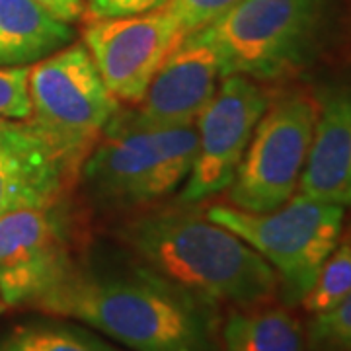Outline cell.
Listing matches in <instances>:
<instances>
[{
    "label": "cell",
    "mask_w": 351,
    "mask_h": 351,
    "mask_svg": "<svg viewBox=\"0 0 351 351\" xmlns=\"http://www.w3.org/2000/svg\"><path fill=\"white\" fill-rule=\"evenodd\" d=\"M29 66H0V117L24 121L32 115L29 90H27Z\"/></svg>",
    "instance_id": "19"
},
{
    "label": "cell",
    "mask_w": 351,
    "mask_h": 351,
    "mask_svg": "<svg viewBox=\"0 0 351 351\" xmlns=\"http://www.w3.org/2000/svg\"><path fill=\"white\" fill-rule=\"evenodd\" d=\"M351 293V234L341 240L322 263L316 281L302 299L306 313L322 314Z\"/></svg>",
    "instance_id": "17"
},
{
    "label": "cell",
    "mask_w": 351,
    "mask_h": 351,
    "mask_svg": "<svg viewBox=\"0 0 351 351\" xmlns=\"http://www.w3.org/2000/svg\"><path fill=\"white\" fill-rule=\"evenodd\" d=\"M117 237L154 271L215 304L250 308L279 293L276 269L250 244L193 209L138 215Z\"/></svg>",
    "instance_id": "2"
},
{
    "label": "cell",
    "mask_w": 351,
    "mask_h": 351,
    "mask_svg": "<svg viewBox=\"0 0 351 351\" xmlns=\"http://www.w3.org/2000/svg\"><path fill=\"white\" fill-rule=\"evenodd\" d=\"M82 160L63 151L29 119L0 117V215L66 199Z\"/></svg>",
    "instance_id": "11"
},
{
    "label": "cell",
    "mask_w": 351,
    "mask_h": 351,
    "mask_svg": "<svg viewBox=\"0 0 351 351\" xmlns=\"http://www.w3.org/2000/svg\"><path fill=\"white\" fill-rule=\"evenodd\" d=\"M237 2L239 0H166L164 6L176 18L182 34L188 36L215 22Z\"/></svg>",
    "instance_id": "20"
},
{
    "label": "cell",
    "mask_w": 351,
    "mask_h": 351,
    "mask_svg": "<svg viewBox=\"0 0 351 351\" xmlns=\"http://www.w3.org/2000/svg\"><path fill=\"white\" fill-rule=\"evenodd\" d=\"M195 151V123L138 125L117 112L88 152L80 176L90 195L104 205H151L186 184Z\"/></svg>",
    "instance_id": "4"
},
{
    "label": "cell",
    "mask_w": 351,
    "mask_h": 351,
    "mask_svg": "<svg viewBox=\"0 0 351 351\" xmlns=\"http://www.w3.org/2000/svg\"><path fill=\"white\" fill-rule=\"evenodd\" d=\"M207 217L250 244L276 269L281 301L302 302L343 230L346 207L293 195L269 213H250L232 205H215Z\"/></svg>",
    "instance_id": "5"
},
{
    "label": "cell",
    "mask_w": 351,
    "mask_h": 351,
    "mask_svg": "<svg viewBox=\"0 0 351 351\" xmlns=\"http://www.w3.org/2000/svg\"><path fill=\"white\" fill-rule=\"evenodd\" d=\"M267 104L269 96L256 80L240 75L221 80L195 121L197 151L182 188V203L193 205L230 188Z\"/></svg>",
    "instance_id": "9"
},
{
    "label": "cell",
    "mask_w": 351,
    "mask_h": 351,
    "mask_svg": "<svg viewBox=\"0 0 351 351\" xmlns=\"http://www.w3.org/2000/svg\"><path fill=\"white\" fill-rule=\"evenodd\" d=\"M75 260L66 199L0 215V295L8 308H34Z\"/></svg>",
    "instance_id": "8"
},
{
    "label": "cell",
    "mask_w": 351,
    "mask_h": 351,
    "mask_svg": "<svg viewBox=\"0 0 351 351\" xmlns=\"http://www.w3.org/2000/svg\"><path fill=\"white\" fill-rule=\"evenodd\" d=\"M166 0H84L90 18H123L151 12Z\"/></svg>",
    "instance_id": "21"
},
{
    "label": "cell",
    "mask_w": 351,
    "mask_h": 351,
    "mask_svg": "<svg viewBox=\"0 0 351 351\" xmlns=\"http://www.w3.org/2000/svg\"><path fill=\"white\" fill-rule=\"evenodd\" d=\"M328 0H239L199 32L217 51L221 75L277 82L316 61L328 32Z\"/></svg>",
    "instance_id": "3"
},
{
    "label": "cell",
    "mask_w": 351,
    "mask_h": 351,
    "mask_svg": "<svg viewBox=\"0 0 351 351\" xmlns=\"http://www.w3.org/2000/svg\"><path fill=\"white\" fill-rule=\"evenodd\" d=\"M304 334L297 318L276 306L234 308L221 326V351H302Z\"/></svg>",
    "instance_id": "15"
},
{
    "label": "cell",
    "mask_w": 351,
    "mask_h": 351,
    "mask_svg": "<svg viewBox=\"0 0 351 351\" xmlns=\"http://www.w3.org/2000/svg\"><path fill=\"white\" fill-rule=\"evenodd\" d=\"M6 308H8V306H6V302H4V299H2V295H0V314L4 313Z\"/></svg>",
    "instance_id": "23"
},
{
    "label": "cell",
    "mask_w": 351,
    "mask_h": 351,
    "mask_svg": "<svg viewBox=\"0 0 351 351\" xmlns=\"http://www.w3.org/2000/svg\"><path fill=\"white\" fill-rule=\"evenodd\" d=\"M34 311L86 324L131 351H221L217 304L129 250L78 256Z\"/></svg>",
    "instance_id": "1"
},
{
    "label": "cell",
    "mask_w": 351,
    "mask_h": 351,
    "mask_svg": "<svg viewBox=\"0 0 351 351\" xmlns=\"http://www.w3.org/2000/svg\"><path fill=\"white\" fill-rule=\"evenodd\" d=\"M0 351H123L86 324L69 318H41L10 328L0 338Z\"/></svg>",
    "instance_id": "16"
},
{
    "label": "cell",
    "mask_w": 351,
    "mask_h": 351,
    "mask_svg": "<svg viewBox=\"0 0 351 351\" xmlns=\"http://www.w3.org/2000/svg\"><path fill=\"white\" fill-rule=\"evenodd\" d=\"M73 38L71 24L36 0H0V66H32Z\"/></svg>",
    "instance_id": "14"
},
{
    "label": "cell",
    "mask_w": 351,
    "mask_h": 351,
    "mask_svg": "<svg viewBox=\"0 0 351 351\" xmlns=\"http://www.w3.org/2000/svg\"><path fill=\"white\" fill-rule=\"evenodd\" d=\"M221 80L217 51L195 29L168 53L137 108L127 115L138 125H191L213 100Z\"/></svg>",
    "instance_id": "12"
},
{
    "label": "cell",
    "mask_w": 351,
    "mask_h": 351,
    "mask_svg": "<svg viewBox=\"0 0 351 351\" xmlns=\"http://www.w3.org/2000/svg\"><path fill=\"white\" fill-rule=\"evenodd\" d=\"M184 38L166 6L123 18H92L84 45L115 100L137 104L168 53Z\"/></svg>",
    "instance_id": "10"
},
{
    "label": "cell",
    "mask_w": 351,
    "mask_h": 351,
    "mask_svg": "<svg viewBox=\"0 0 351 351\" xmlns=\"http://www.w3.org/2000/svg\"><path fill=\"white\" fill-rule=\"evenodd\" d=\"M36 2L45 6L51 14H55L66 24H75L86 14L84 0H36Z\"/></svg>",
    "instance_id": "22"
},
{
    "label": "cell",
    "mask_w": 351,
    "mask_h": 351,
    "mask_svg": "<svg viewBox=\"0 0 351 351\" xmlns=\"http://www.w3.org/2000/svg\"><path fill=\"white\" fill-rule=\"evenodd\" d=\"M299 189L313 199L351 205V84L328 92L318 106Z\"/></svg>",
    "instance_id": "13"
},
{
    "label": "cell",
    "mask_w": 351,
    "mask_h": 351,
    "mask_svg": "<svg viewBox=\"0 0 351 351\" xmlns=\"http://www.w3.org/2000/svg\"><path fill=\"white\" fill-rule=\"evenodd\" d=\"M316 117L318 104L302 90L283 92L269 100L226 189L232 207L269 213L295 195L311 151Z\"/></svg>",
    "instance_id": "7"
},
{
    "label": "cell",
    "mask_w": 351,
    "mask_h": 351,
    "mask_svg": "<svg viewBox=\"0 0 351 351\" xmlns=\"http://www.w3.org/2000/svg\"><path fill=\"white\" fill-rule=\"evenodd\" d=\"M27 90L29 121L82 164L119 112L84 43L66 45L32 64Z\"/></svg>",
    "instance_id": "6"
},
{
    "label": "cell",
    "mask_w": 351,
    "mask_h": 351,
    "mask_svg": "<svg viewBox=\"0 0 351 351\" xmlns=\"http://www.w3.org/2000/svg\"><path fill=\"white\" fill-rule=\"evenodd\" d=\"M306 338L311 351H351V293L334 308L314 314Z\"/></svg>",
    "instance_id": "18"
}]
</instances>
